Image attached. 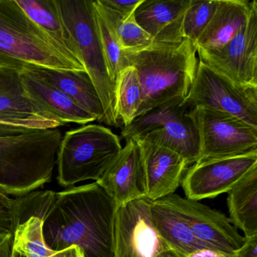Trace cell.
I'll list each match as a JSON object with an SVG mask.
<instances>
[{
  "instance_id": "cell-1",
  "label": "cell",
  "mask_w": 257,
  "mask_h": 257,
  "mask_svg": "<svg viewBox=\"0 0 257 257\" xmlns=\"http://www.w3.org/2000/svg\"><path fill=\"white\" fill-rule=\"evenodd\" d=\"M116 210L96 182L55 192L42 218L43 238L56 252L77 246L83 257H114Z\"/></svg>"
},
{
  "instance_id": "cell-2",
  "label": "cell",
  "mask_w": 257,
  "mask_h": 257,
  "mask_svg": "<svg viewBox=\"0 0 257 257\" xmlns=\"http://www.w3.org/2000/svg\"><path fill=\"white\" fill-rule=\"evenodd\" d=\"M197 53L195 44L187 39L177 43H154L136 52L122 51L123 68L135 67L142 87L137 117L173 99L186 98L199 61Z\"/></svg>"
},
{
  "instance_id": "cell-3",
  "label": "cell",
  "mask_w": 257,
  "mask_h": 257,
  "mask_svg": "<svg viewBox=\"0 0 257 257\" xmlns=\"http://www.w3.org/2000/svg\"><path fill=\"white\" fill-rule=\"evenodd\" d=\"M62 137L59 128L0 137V190L19 198L50 183Z\"/></svg>"
},
{
  "instance_id": "cell-4",
  "label": "cell",
  "mask_w": 257,
  "mask_h": 257,
  "mask_svg": "<svg viewBox=\"0 0 257 257\" xmlns=\"http://www.w3.org/2000/svg\"><path fill=\"white\" fill-rule=\"evenodd\" d=\"M0 66L19 70H85L63 55L56 43L16 0H0Z\"/></svg>"
},
{
  "instance_id": "cell-5",
  "label": "cell",
  "mask_w": 257,
  "mask_h": 257,
  "mask_svg": "<svg viewBox=\"0 0 257 257\" xmlns=\"http://www.w3.org/2000/svg\"><path fill=\"white\" fill-rule=\"evenodd\" d=\"M119 138L109 127L85 124L66 132L58 153V184L73 187L81 182H97L121 151Z\"/></svg>"
},
{
  "instance_id": "cell-6",
  "label": "cell",
  "mask_w": 257,
  "mask_h": 257,
  "mask_svg": "<svg viewBox=\"0 0 257 257\" xmlns=\"http://www.w3.org/2000/svg\"><path fill=\"white\" fill-rule=\"evenodd\" d=\"M63 20L77 46L81 61L98 92L105 124L118 127L115 84L111 79L97 25L94 0H56Z\"/></svg>"
},
{
  "instance_id": "cell-7",
  "label": "cell",
  "mask_w": 257,
  "mask_h": 257,
  "mask_svg": "<svg viewBox=\"0 0 257 257\" xmlns=\"http://www.w3.org/2000/svg\"><path fill=\"white\" fill-rule=\"evenodd\" d=\"M184 100L173 99L137 117L123 127L121 138L127 141L147 137L178 153L188 165H193L199 159V137Z\"/></svg>"
},
{
  "instance_id": "cell-8",
  "label": "cell",
  "mask_w": 257,
  "mask_h": 257,
  "mask_svg": "<svg viewBox=\"0 0 257 257\" xmlns=\"http://www.w3.org/2000/svg\"><path fill=\"white\" fill-rule=\"evenodd\" d=\"M184 103L189 109L202 107L230 114L257 128V88L237 86L201 61Z\"/></svg>"
},
{
  "instance_id": "cell-9",
  "label": "cell",
  "mask_w": 257,
  "mask_h": 257,
  "mask_svg": "<svg viewBox=\"0 0 257 257\" xmlns=\"http://www.w3.org/2000/svg\"><path fill=\"white\" fill-rule=\"evenodd\" d=\"M189 115L199 137L198 162L257 150V128L237 117L202 107L192 108Z\"/></svg>"
},
{
  "instance_id": "cell-10",
  "label": "cell",
  "mask_w": 257,
  "mask_h": 257,
  "mask_svg": "<svg viewBox=\"0 0 257 257\" xmlns=\"http://www.w3.org/2000/svg\"><path fill=\"white\" fill-rule=\"evenodd\" d=\"M199 61L237 86L257 88V2L246 23L227 44L198 50Z\"/></svg>"
},
{
  "instance_id": "cell-11",
  "label": "cell",
  "mask_w": 257,
  "mask_h": 257,
  "mask_svg": "<svg viewBox=\"0 0 257 257\" xmlns=\"http://www.w3.org/2000/svg\"><path fill=\"white\" fill-rule=\"evenodd\" d=\"M257 167V150L239 156L200 161L189 167L182 180L188 199L213 198L228 193Z\"/></svg>"
},
{
  "instance_id": "cell-12",
  "label": "cell",
  "mask_w": 257,
  "mask_h": 257,
  "mask_svg": "<svg viewBox=\"0 0 257 257\" xmlns=\"http://www.w3.org/2000/svg\"><path fill=\"white\" fill-rule=\"evenodd\" d=\"M147 197L117 207L114 257H155L169 247L156 231Z\"/></svg>"
},
{
  "instance_id": "cell-13",
  "label": "cell",
  "mask_w": 257,
  "mask_h": 257,
  "mask_svg": "<svg viewBox=\"0 0 257 257\" xmlns=\"http://www.w3.org/2000/svg\"><path fill=\"white\" fill-rule=\"evenodd\" d=\"M54 191H34L19 197L13 208L15 229L13 249L28 257H83L77 246L61 252L52 250L43 238V213L53 199Z\"/></svg>"
},
{
  "instance_id": "cell-14",
  "label": "cell",
  "mask_w": 257,
  "mask_h": 257,
  "mask_svg": "<svg viewBox=\"0 0 257 257\" xmlns=\"http://www.w3.org/2000/svg\"><path fill=\"white\" fill-rule=\"evenodd\" d=\"M162 198L178 210L194 235L207 247L233 257L244 243V236L239 234L223 213L175 193Z\"/></svg>"
},
{
  "instance_id": "cell-15",
  "label": "cell",
  "mask_w": 257,
  "mask_h": 257,
  "mask_svg": "<svg viewBox=\"0 0 257 257\" xmlns=\"http://www.w3.org/2000/svg\"><path fill=\"white\" fill-rule=\"evenodd\" d=\"M132 140L141 152L147 198L154 201L174 194L189 168L186 160L174 150L147 137H136Z\"/></svg>"
},
{
  "instance_id": "cell-16",
  "label": "cell",
  "mask_w": 257,
  "mask_h": 257,
  "mask_svg": "<svg viewBox=\"0 0 257 257\" xmlns=\"http://www.w3.org/2000/svg\"><path fill=\"white\" fill-rule=\"evenodd\" d=\"M98 183L109 195L117 207L147 197V182L144 164L138 144L127 140Z\"/></svg>"
},
{
  "instance_id": "cell-17",
  "label": "cell",
  "mask_w": 257,
  "mask_h": 257,
  "mask_svg": "<svg viewBox=\"0 0 257 257\" xmlns=\"http://www.w3.org/2000/svg\"><path fill=\"white\" fill-rule=\"evenodd\" d=\"M19 77L25 94L61 125L68 123L85 125L96 121L67 94L30 70H19Z\"/></svg>"
},
{
  "instance_id": "cell-18",
  "label": "cell",
  "mask_w": 257,
  "mask_h": 257,
  "mask_svg": "<svg viewBox=\"0 0 257 257\" xmlns=\"http://www.w3.org/2000/svg\"><path fill=\"white\" fill-rule=\"evenodd\" d=\"M190 0H144L135 12L138 25L155 43H177L183 40V17Z\"/></svg>"
},
{
  "instance_id": "cell-19",
  "label": "cell",
  "mask_w": 257,
  "mask_h": 257,
  "mask_svg": "<svg viewBox=\"0 0 257 257\" xmlns=\"http://www.w3.org/2000/svg\"><path fill=\"white\" fill-rule=\"evenodd\" d=\"M28 70L67 94L78 106L92 115L96 121L104 123V109L98 92L85 70H53L48 68Z\"/></svg>"
},
{
  "instance_id": "cell-20",
  "label": "cell",
  "mask_w": 257,
  "mask_h": 257,
  "mask_svg": "<svg viewBox=\"0 0 257 257\" xmlns=\"http://www.w3.org/2000/svg\"><path fill=\"white\" fill-rule=\"evenodd\" d=\"M252 1L219 0L211 20L195 43L198 50H213L228 43L246 23Z\"/></svg>"
},
{
  "instance_id": "cell-21",
  "label": "cell",
  "mask_w": 257,
  "mask_h": 257,
  "mask_svg": "<svg viewBox=\"0 0 257 257\" xmlns=\"http://www.w3.org/2000/svg\"><path fill=\"white\" fill-rule=\"evenodd\" d=\"M16 1L27 16L56 43L66 58L85 70L76 42L63 20L56 0Z\"/></svg>"
},
{
  "instance_id": "cell-22",
  "label": "cell",
  "mask_w": 257,
  "mask_h": 257,
  "mask_svg": "<svg viewBox=\"0 0 257 257\" xmlns=\"http://www.w3.org/2000/svg\"><path fill=\"white\" fill-rule=\"evenodd\" d=\"M150 214L160 237L169 247L179 253L186 257L194 251L209 248L194 235L178 210L163 198L151 201Z\"/></svg>"
},
{
  "instance_id": "cell-23",
  "label": "cell",
  "mask_w": 257,
  "mask_h": 257,
  "mask_svg": "<svg viewBox=\"0 0 257 257\" xmlns=\"http://www.w3.org/2000/svg\"><path fill=\"white\" fill-rule=\"evenodd\" d=\"M230 222L244 233V237L257 234V167L228 192Z\"/></svg>"
},
{
  "instance_id": "cell-24",
  "label": "cell",
  "mask_w": 257,
  "mask_h": 257,
  "mask_svg": "<svg viewBox=\"0 0 257 257\" xmlns=\"http://www.w3.org/2000/svg\"><path fill=\"white\" fill-rule=\"evenodd\" d=\"M115 112L123 127L136 118L143 101V90L138 72L127 66L118 73L115 82Z\"/></svg>"
},
{
  "instance_id": "cell-25",
  "label": "cell",
  "mask_w": 257,
  "mask_h": 257,
  "mask_svg": "<svg viewBox=\"0 0 257 257\" xmlns=\"http://www.w3.org/2000/svg\"><path fill=\"white\" fill-rule=\"evenodd\" d=\"M94 4L96 8L115 27L121 51L143 50L155 43L153 39L138 25L135 19V13L121 19L102 5L98 0L94 1Z\"/></svg>"
},
{
  "instance_id": "cell-26",
  "label": "cell",
  "mask_w": 257,
  "mask_h": 257,
  "mask_svg": "<svg viewBox=\"0 0 257 257\" xmlns=\"http://www.w3.org/2000/svg\"><path fill=\"white\" fill-rule=\"evenodd\" d=\"M0 113L32 115L55 121L25 94L19 72L14 77L0 85Z\"/></svg>"
},
{
  "instance_id": "cell-27",
  "label": "cell",
  "mask_w": 257,
  "mask_h": 257,
  "mask_svg": "<svg viewBox=\"0 0 257 257\" xmlns=\"http://www.w3.org/2000/svg\"><path fill=\"white\" fill-rule=\"evenodd\" d=\"M219 0H190L183 17V39L195 44L217 8Z\"/></svg>"
},
{
  "instance_id": "cell-28",
  "label": "cell",
  "mask_w": 257,
  "mask_h": 257,
  "mask_svg": "<svg viewBox=\"0 0 257 257\" xmlns=\"http://www.w3.org/2000/svg\"><path fill=\"white\" fill-rule=\"evenodd\" d=\"M94 8L97 16L100 40L106 57L109 76L115 84L118 73L123 69L122 51L118 43L115 27L96 8L95 6Z\"/></svg>"
},
{
  "instance_id": "cell-29",
  "label": "cell",
  "mask_w": 257,
  "mask_h": 257,
  "mask_svg": "<svg viewBox=\"0 0 257 257\" xmlns=\"http://www.w3.org/2000/svg\"><path fill=\"white\" fill-rule=\"evenodd\" d=\"M0 124L36 129L58 128L62 126L57 121L40 117L7 113H0Z\"/></svg>"
},
{
  "instance_id": "cell-30",
  "label": "cell",
  "mask_w": 257,
  "mask_h": 257,
  "mask_svg": "<svg viewBox=\"0 0 257 257\" xmlns=\"http://www.w3.org/2000/svg\"><path fill=\"white\" fill-rule=\"evenodd\" d=\"M143 1L144 0H100L104 7L122 19L133 14Z\"/></svg>"
},
{
  "instance_id": "cell-31",
  "label": "cell",
  "mask_w": 257,
  "mask_h": 257,
  "mask_svg": "<svg viewBox=\"0 0 257 257\" xmlns=\"http://www.w3.org/2000/svg\"><path fill=\"white\" fill-rule=\"evenodd\" d=\"M15 222L13 211L0 207V234H14Z\"/></svg>"
},
{
  "instance_id": "cell-32",
  "label": "cell",
  "mask_w": 257,
  "mask_h": 257,
  "mask_svg": "<svg viewBox=\"0 0 257 257\" xmlns=\"http://www.w3.org/2000/svg\"><path fill=\"white\" fill-rule=\"evenodd\" d=\"M233 257H257V234L245 237L244 243Z\"/></svg>"
},
{
  "instance_id": "cell-33",
  "label": "cell",
  "mask_w": 257,
  "mask_h": 257,
  "mask_svg": "<svg viewBox=\"0 0 257 257\" xmlns=\"http://www.w3.org/2000/svg\"><path fill=\"white\" fill-rule=\"evenodd\" d=\"M13 234H0V257H13Z\"/></svg>"
},
{
  "instance_id": "cell-34",
  "label": "cell",
  "mask_w": 257,
  "mask_h": 257,
  "mask_svg": "<svg viewBox=\"0 0 257 257\" xmlns=\"http://www.w3.org/2000/svg\"><path fill=\"white\" fill-rule=\"evenodd\" d=\"M186 257H230L224 252L211 248H202L191 252Z\"/></svg>"
},
{
  "instance_id": "cell-35",
  "label": "cell",
  "mask_w": 257,
  "mask_h": 257,
  "mask_svg": "<svg viewBox=\"0 0 257 257\" xmlns=\"http://www.w3.org/2000/svg\"><path fill=\"white\" fill-rule=\"evenodd\" d=\"M17 198H13L10 195H7L5 192L0 190V207L13 210L16 206Z\"/></svg>"
},
{
  "instance_id": "cell-36",
  "label": "cell",
  "mask_w": 257,
  "mask_h": 257,
  "mask_svg": "<svg viewBox=\"0 0 257 257\" xmlns=\"http://www.w3.org/2000/svg\"><path fill=\"white\" fill-rule=\"evenodd\" d=\"M18 73H19V70L16 69L8 68V67L0 66V85L5 83Z\"/></svg>"
},
{
  "instance_id": "cell-37",
  "label": "cell",
  "mask_w": 257,
  "mask_h": 257,
  "mask_svg": "<svg viewBox=\"0 0 257 257\" xmlns=\"http://www.w3.org/2000/svg\"><path fill=\"white\" fill-rule=\"evenodd\" d=\"M155 257H186L182 254L179 253L177 251L174 250L171 247L166 248L164 250L161 251Z\"/></svg>"
},
{
  "instance_id": "cell-38",
  "label": "cell",
  "mask_w": 257,
  "mask_h": 257,
  "mask_svg": "<svg viewBox=\"0 0 257 257\" xmlns=\"http://www.w3.org/2000/svg\"><path fill=\"white\" fill-rule=\"evenodd\" d=\"M13 257H28L25 255L22 251L17 250V249H13Z\"/></svg>"
}]
</instances>
